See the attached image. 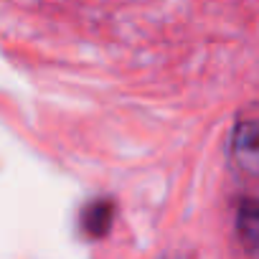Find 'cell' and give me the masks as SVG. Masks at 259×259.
Instances as JSON below:
<instances>
[{"label":"cell","mask_w":259,"mask_h":259,"mask_svg":"<svg viewBox=\"0 0 259 259\" xmlns=\"http://www.w3.org/2000/svg\"><path fill=\"white\" fill-rule=\"evenodd\" d=\"M114 219V203L109 198H94L84 211H81V231L89 239H102Z\"/></svg>","instance_id":"3"},{"label":"cell","mask_w":259,"mask_h":259,"mask_svg":"<svg viewBox=\"0 0 259 259\" xmlns=\"http://www.w3.org/2000/svg\"><path fill=\"white\" fill-rule=\"evenodd\" d=\"M236 234L241 244L259 256V198L246 196L236 206Z\"/></svg>","instance_id":"2"},{"label":"cell","mask_w":259,"mask_h":259,"mask_svg":"<svg viewBox=\"0 0 259 259\" xmlns=\"http://www.w3.org/2000/svg\"><path fill=\"white\" fill-rule=\"evenodd\" d=\"M229 158L241 176L259 178V104H249L236 114L229 138Z\"/></svg>","instance_id":"1"}]
</instances>
